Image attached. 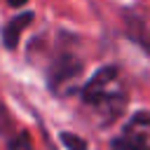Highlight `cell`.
Returning <instances> with one entry per match:
<instances>
[{"mask_svg":"<svg viewBox=\"0 0 150 150\" xmlns=\"http://www.w3.org/2000/svg\"><path fill=\"white\" fill-rule=\"evenodd\" d=\"M80 98L91 112L98 117V124L115 122L129 103L127 84L122 80V70L117 66H101L80 89Z\"/></svg>","mask_w":150,"mask_h":150,"instance_id":"cell-1","label":"cell"},{"mask_svg":"<svg viewBox=\"0 0 150 150\" xmlns=\"http://www.w3.org/2000/svg\"><path fill=\"white\" fill-rule=\"evenodd\" d=\"M84 73V61L73 52H61L47 68V87L56 96H68Z\"/></svg>","mask_w":150,"mask_h":150,"instance_id":"cell-2","label":"cell"},{"mask_svg":"<svg viewBox=\"0 0 150 150\" xmlns=\"http://www.w3.org/2000/svg\"><path fill=\"white\" fill-rule=\"evenodd\" d=\"M145 124L129 120L120 136L110 141V150H150V131H143Z\"/></svg>","mask_w":150,"mask_h":150,"instance_id":"cell-3","label":"cell"},{"mask_svg":"<svg viewBox=\"0 0 150 150\" xmlns=\"http://www.w3.org/2000/svg\"><path fill=\"white\" fill-rule=\"evenodd\" d=\"M33 19H35L33 12H21V14H16L14 19H9V21L0 28V42H2V47L9 49V52L16 49L21 35H23V30L33 23Z\"/></svg>","mask_w":150,"mask_h":150,"instance_id":"cell-4","label":"cell"},{"mask_svg":"<svg viewBox=\"0 0 150 150\" xmlns=\"http://www.w3.org/2000/svg\"><path fill=\"white\" fill-rule=\"evenodd\" d=\"M7 150H35L28 131H16L9 141H7Z\"/></svg>","mask_w":150,"mask_h":150,"instance_id":"cell-5","label":"cell"},{"mask_svg":"<svg viewBox=\"0 0 150 150\" xmlns=\"http://www.w3.org/2000/svg\"><path fill=\"white\" fill-rule=\"evenodd\" d=\"M59 138H61V143H63L68 150H87V141H84L82 136L73 134V131H61Z\"/></svg>","mask_w":150,"mask_h":150,"instance_id":"cell-6","label":"cell"},{"mask_svg":"<svg viewBox=\"0 0 150 150\" xmlns=\"http://www.w3.org/2000/svg\"><path fill=\"white\" fill-rule=\"evenodd\" d=\"M7 127H9V117H7V112H5V108L0 103V131H5Z\"/></svg>","mask_w":150,"mask_h":150,"instance_id":"cell-7","label":"cell"},{"mask_svg":"<svg viewBox=\"0 0 150 150\" xmlns=\"http://www.w3.org/2000/svg\"><path fill=\"white\" fill-rule=\"evenodd\" d=\"M26 2H28V0H7V5H9V7H23Z\"/></svg>","mask_w":150,"mask_h":150,"instance_id":"cell-8","label":"cell"}]
</instances>
